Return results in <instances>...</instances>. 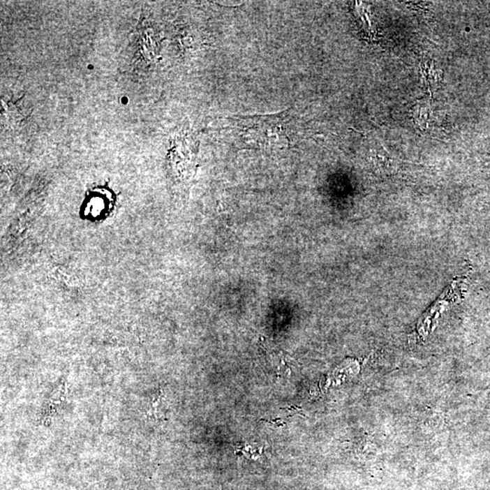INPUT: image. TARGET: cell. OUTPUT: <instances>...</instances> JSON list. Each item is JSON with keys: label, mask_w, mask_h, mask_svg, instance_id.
I'll return each mask as SVG.
<instances>
[{"label": "cell", "mask_w": 490, "mask_h": 490, "mask_svg": "<svg viewBox=\"0 0 490 490\" xmlns=\"http://www.w3.org/2000/svg\"><path fill=\"white\" fill-rule=\"evenodd\" d=\"M284 114L265 117H236L239 138L243 143L254 145L274 144L285 147L290 143Z\"/></svg>", "instance_id": "cell-1"}, {"label": "cell", "mask_w": 490, "mask_h": 490, "mask_svg": "<svg viewBox=\"0 0 490 490\" xmlns=\"http://www.w3.org/2000/svg\"><path fill=\"white\" fill-rule=\"evenodd\" d=\"M196 145L195 141L190 135L184 134L178 135L172 142V162L178 163L175 168L179 170V175H184V169L187 174L193 175L195 165Z\"/></svg>", "instance_id": "cell-2"}, {"label": "cell", "mask_w": 490, "mask_h": 490, "mask_svg": "<svg viewBox=\"0 0 490 490\" xmlns=\"http://www.w3.org/2000/svg\"><path fill=\"white\" fill-rule=\"evenodd\" d=\"M281 410H286L287 413H290V415H295V414H301V415H304V414L302 413V408L301 407L296 406V405H292V406L283 408Z\"/></svg>", "instance_id": "cell-3"}, {"label": "cell", "mask_w": 490, "mask_h": 490, "mask_svg": "<svg viewBox=\"0 0 490 490\" xmlns=\"http://www.w3.org/2000/svg\"><path fill=\"white\" fill-rule=\"evenodd\" d=\"M262 420V422L271 423V424L278 426H283L285 425V424H284V423L281 422V419H274V420Z\"/></svg>", "instance_id": "cell-4"}]
</instances>
